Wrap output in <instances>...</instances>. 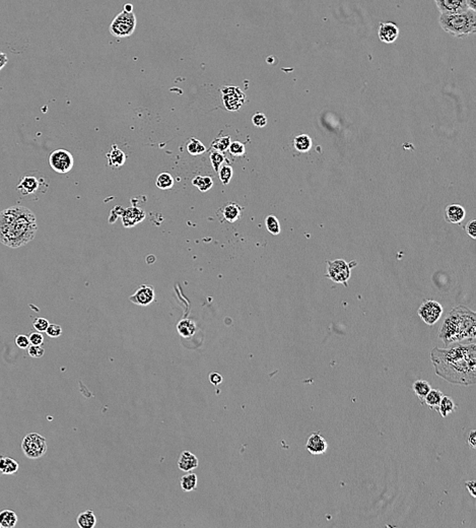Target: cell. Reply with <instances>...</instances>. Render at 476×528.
I'll use <instances>...</instances> for the list:
<instances>
[{
    "label": "cell",
    "mask_w": 476,
    "mask_h": 528,
    "mask_svg": "<svg viewBox=\"0 0 476 528\" xmlns=\"http://www.w3.org/2000/svg\"><path fill=\"white\" fill-rule=\"evenodd\" d=\"M218 175H219V179L221 181V183L223 185H227L231 178H232V174H233V171H232V168L228 165H224V166H221L218 170Z\"/></svg>",
    "instance_id": "e575fe53"
},
{
    "label": "cell",
    "mask_w": 476,
    "mask_h": 528,
    "mask_svg": "<svg viewBox=\"0 0 476 528\" xmlns=\"http://www.w3.org/2000/svg\"><path fill=\"white\" fill-rule=\"evenodd\" d=\"M265 225H266L267 231L270 234H272L273 236H277V235H279L280 232H281V228H280L279 221H278L277 217L274 216V215H268L265 218Z\"/></svg>",
    "instance_id": "d6a6232c"
},
{
    "label": "cell",
    "mask_w": 476,
    "mask_h": 528,
    "mask_svg": "<svg viewBox=\"0 0 476 528\" xmlns=\"http://www.w3.org/2000/svg\"><path fill=\"white\" fill-rule=\"evenodd\" d=\"M222 380H223V378H222V376L219 373L214 372V373H210V375H209V382L212 385H214V386H217V385L221 384Z\"/></svg>",
    "instance_id": "f6af8a7d"
},
{
    "label": "cell",
    "mask_w": 476,
    "mask_h": 528,
    "mask_svg": "<svg viewBox=\"0 0 476 528\" xmlns=\"http://www.w3.org/2000/svg\"><path fill=\"white\" fill-rule=\"evenodd\" d=\"M28 353L29 355L32 357V358H35V359H40L44 356L45 354V349L42 345H34V344H30V346L28 347Z\"/></svg>",
    "instance_id": "74e56055"
},
{
    "label": "cell",
    "mask_w": 476,
    "mask_h": 528,
    "mask_svg": "<svg viewBox=\"0 0 476 528\" xmlns=\"http://www.w3.org/2000/svg\"><path fill=\"white\" fill-rule=\"evenodd\" d=\"M221 99L226 110L237 111L244 105L246 96L236 87H223L221 89Z\"/></svg>",
    "instance_id": "9c48e42d"
},
{
    "label": "cell",
    "mask_w": 476,
    "mask_h": 528,
    "mask_svg": "<svg viewBox=\"0 0 476 528\" xmlns=\"http://www.w3.org/2000/svg\"><path fill=\"white\" fill-rule=\"evenodd\" d=\"M197 482H198L197 476L195 474L189 472L188 474H186L185 476H183L181 478V481H180L181 489L184 492H192V491H194L196 489Z\"/></svg>",
    "instance_id": "484cf974"
},
{
    "label": "cell",
    "mask_w": 476,
    "mask_h": 528,
    "mask_svg": "<svg viewBox=\"0 0 476 528\" xmlns=\"http://www.w3.org/2000/svg\"><path fill=\"white\" fill-rule=\"evenodd\" d=\"M48 163L56 173L66 174L73 168L74 159L70 152L60 148L50 154Z\"/></svg>",
    "instance_id": "52a82bcc"
},
{
    "label": "cell",
    "mask_w": 476,
    "mask_h": 528,
    "mask_svg": "<svg viewBox=\"0 0 476 528\" xmlns=\"http://www.w3.org/2000/svg\"><path fill=\"white\" fill-rule=\"evenodd\" d=\"M49 321L45 318H42V317H39V318H36L33 322V326L34 328L39 331V332H45L46 329L48 328L49 326Z\"/></svg>",
    "instance_id": "60d3db41"
},
{
    "label": "cell",
    "mask_w": 476,
    "mask_h": 528,
    "mask_svg": "<svg viewBox=\"0 0 476 528\" xmlns=\"http://www.w3.org/2000/svg\"><path fill=\"white\" fill-rule=\"evenodd\" d=\"M228 150L232 156L241 157V156H244V154L246 153V147H245V144L240 141H233V142H230L228 146Z\"/></svg>",
    "instance_id": "d590c367"
},
{
    "label": "cell",
    "mask_w": 476,
    "mask_h": 528,
    "mask_svg": "<svg viewBox=\"0 0 476 528\" xmlns=\"http://www.w3.org/2000/svg\"><path fill=\"white\" fill-rule=\"evenodd\" d=\"M199 465L198 458L189 451H183L178 460V467H179L182 472L189 473L194 471Z\"/></svg>",
    "instance_id": "e0dca14e"
},
{
    "label": "cell",
    "mask_w": 476,
    "mask_h": 528,
    "mask_svg": "<svg viewBox=\"0 0 476 528\" xmlns=\"http://www.w3.org/2000/svg\"><path fill=\"white\" fill-rule=\"evenodd\" d=\"M252 122L256 127H264L267 124V117L263 113L258 112L252 117Z\"/></svg>",
    "instance_id": "f35d334b"
},
{
    "label": "cell",
    "mask_w": 476,
    "mask_h": 528,
    "mask_svg": "<svg viewBox=\"0 0 476 528\" xmlns=\"http://www.w3.org/2000/svg\"><path fill=\"white\" fill-rule=\"evenodd\" d=\"M192 184L201 192H206L212 188L213 181L209 176H197L192 180Z\"/></svg>",
    "instance_id": "f546056e"
},
{
    "label": "cell",
    "mask_w": 476,
    "mask_h": 528,
    "mask_svg": "<svg viewBox=\"0 0 476 528\" xmlns=\"http://www.w3.org/2000/svg\"><path fill=\"white\" fill-rule=\"evenodd\" d=\"M107 159L112 168H119L125 164L126 156L120 148L117 147V145H113L112 150L107 154Z\"/></svg>",
    "instance_id": "44dd1931"
},
{
    "label": "cell",
    "mask_w": 476,
    "mask_h": 528,
    "mask_svg": "<svg viewBox=\"0 0 476 528\" xmlns=\"http://www.w3.org/2000/svg\"><path fill=\"white\" fill-rule=\"evenodd\" d=\"M76 522L81 528H94L97 524V517L93 511L88 510L78 515Z\"/></svg>",
    "instance_id": "603a6c76"
},
{
    "label": "cell",
    "mask_w": 476,
    "mask_h": 528,
    "mask_svg": "<svg viewBox=\"0 0 476 528\" xmlns=\"http://www.w3.org/2000/svg\"><path fill=\"white\" fill-rule=\"evenodd\" d=\"M431 361L436 374L455 385L471 386L476 383L475 342L454 343L451 347L433 348Z\"/></svg>",
    "instance_id": "6da1fadb"
},
{
    "label": "cell",
    "mask_w": 476,
    "mask_h": 528,
    "mask_svg": "<svg viewBox=\"0 0 476 528\" xmlns=\"http://www.w3.org/2000/svg\"><path fill=\"white\" fill-rule=\"evenodd\" d=\"M440 26L448 34L464 38L476 33L475 12L467 10L455 14H441Z\"/></svg>",
    "instance_id": "277c9868"
},
{
    "label": "cell",
    "mask_w": 476,
    "mask_h": 528,
    "mask_svg": "<svg viewBox=\"0 0 476 528\" xmlns=\"http://www.w3.org/2000/svg\"><path fill=\"white\" fill-rule=\"evenodd\" d=\"M154 288L150 285L143 284L140 287H138V289L129 298V300L135 305L145 307L150 305L154 301Z\"/></svg>",
    "instance_id": "8fae6325"
},
{
    "label": "cell",
    "mask_w": 476,
    "mask_h": 528,
    "mask_svg": "<svg viewBox=\"0 0 476 528\" xmlns=\"http://www.w3.org/2000/svg\"><path fill=\"white\" fill-rule=\"evenodd\" d=\"M30 343L34 345H42L44 342V336L42 335V332H32L29 336Z\"/></svg>",
    "instance_id": "7bdbcfd3"
},
{
    "label": "cell",
    "mask_w": 476,
    "mask_h": 528,
    "mask_svg": "<svg viewBox=\"0 0 476 528\" xmlns=\"http://www.w3.org/2000/svg\"><path fill=\"white\" fill-rule=\"evenodd\" d=\"M443 307L439 302L427 300L421 305L418 313L426 324L432 326L440 320L443 315Z\"/></svg>",
    "instance_id": "30bf717a"
},
{
    "label": "cell",
    "mask_w": 476,
    "mask_h": 528,
    "mask_svg": "<svg viewBox=\"0 0 476 528\" xmlns=\"http://www.w3.org/2000/svg\"><path fill=\"white\" fill-rule=\"evenodd\" d=\"M441 14H455L467 11L466 0H435Z\"/></svg>",
    "instance_id": "5bb4252c"
},
{
    "label": "cell",
    "mask_w": 476,
    "mask_h": 528,
    "mask_svg": "<svg viewBox=\"0 0 476 528\" xmlns=\"http://www.w3.org/2000/svg\"><path fill=\"white\" fill-rule=\"evenodd\" d=\"M18 523V516L13 510L0 511V527L12 528Z\"/></svg>",
    "instance_id": "cb8c5ba5"
},
{
    "label": "cell",
    "mask_w": 476,
    "mask_h": 528,
    "mask_svg": "<svg viewBox=\"0 0 476 528\" xmlns=\"http://www.w3.org/2000/svg\"><path fill=\"white\" fill-rule=\"evenodd\" d=\"M155 185L157 188L162 190H168L171 189L174 185V178L173 176L169 173H162L157 176Z\"/></svg>",
    "instance_id": "4dcf8cb0"
},
{
    "label": "cell",
    "mask_w": 476,
    "mask_h": 528,
    "mask_svg": "<svg viewBox=\"0 0 476 528\" xmlns=\"http://www.w3.org/2000/svg\"><path fill=\"white\" fill-rule=\"evenodd\" d=\"M412 389L413 391L415 392L416 396H418L421 400L424 401L425 397L427 396V394L431 391L432 387H431V384L428 382V381H425V380H418L415 381L412 385Z\"/></svg>",
    "instance_id": "83f0119b"
},
{
    "label": "cell",
    "mask_w": 476,
    "mask_h": 528,
    "mask_svg": "<svg viewBox=\"0 0 476 528\" xmlns=\"http://www.w3.org/2000/svg\"><path fill=\"white\" fill-rule=\"evenodd\" d=\"M466 6H467L468 10H471V11L475 12V10H476V0H466Z\"/></svg>",
    "instance_id": "681fc988"
},
{
    "label": "cell",
    "mask_w": 476,
    "mask_h": 528,
    "mask_svg": "<svg viewBox=\"0 0 476 528\" xmlns=\"http://www.w3.org/2000/svg\"><path fill=\"white\" fill-rule=\"evenodd\" d=\"M15 342H16V344H17L20 348H23V349L28 348V347L30 346V344H31V343H30V339H29V337H28L27 335H25V334H20V335H18V336L16 337V339H15Z\"/></svg>",
    "instance_id": "b9f144b4"
},
{
    "label": "cell",
    "mask_w": 476,
    "mask_h": 528,
    "mask_svg": "<svg viewBox=\"0 0 476 528\" xmlns=\"http://www.w3.org/2000/svg\"><path fill=\"white\" fill-rule=\"evenodd\" d=\"M205 150H206L205 145L200 140H198L197 138L192 137L187 143V152L190 155H192V156L201 155V154L205 153Z\"/></svg>",
    "instance_id": "1f68e13d"
},
{
    "label": "cell",
    "mask_w": 476,
    "mask_h": 528,
    "mask_svg": "<svg viewBox=\"0 0 476 528\" xmlns=\"http://www.w3.org/2000/svg\"><path fill=\"white\" fill-rule=\"evenodd\" d=\"M466 215L465 208L459 204H449L445 209V218L450 223H460Z\"/></svg>",
    "instance_id": "ac0fdd59"
},
{
    "label": "cell",
    "mask_w": 476,
    "mask_h": 528,
    "mask_svg": "<svg viewBox=\"0 0 476 528\" xmlns=\"http://www.w3.org/2000/svg\"><path fill=\"white\" fill-rule=\"evenodd\" d=\"M439 336L446 346L459 342H475L476 314L464 306L453 308L445 317Z\"/></svg>",
    "instance_id": "3957f363"
},
{
    "label": "cell",
    "mask_w": 476,
    "mask_h": 528,
    "mask_svg": "<svg viewBox=\"0 0 476 528\" xmlns=\"http://www.w3.org/2000/svg\"><path fill=\"white\" fill-rule=\"evenodd\" d=\"M38 232L35 213L23 205H14L0 212V242L16 249L32 242Z\"/></svg>",
    "instance_id": "7a4b0ae2"
},
{
    "label": "cell",
    "mask_w": 476,
    "mask_h": 528,
    "mask_svg": "<svg viewBox=\"0 0 476 528\" xmlns=\"http://www.w3.org/2000/svg\"><path fill=\"white\" fill-rule=\"evenodd\" d=\"M465 486H466L467 490L469 491V493L471 494V496H472L473 498H475V497H476V493H475V482H474V481L468 482V483L465 484Z\"/></svg>",
    "instance_id": "7dc6e473"
},
{
    "label": "cell",
    "mask_w": 476,
    "mask_h": 528,
    "mask_svg": "<svg viewBox=\"0 0 476 528\" xmlns=\"http://www.w3.org/2000/svg\"><path fill=\"white\" fill-rule=\"evenodd\" d=\"M45 332L47 333L48 336L56 338V337H59L62 334V328H61L60 325L49 324V326H48V328L46 329Z\"/></svg>",
    "instance_id": "ab89813d"
},
{
    "label": "cell",
    "mask_w": 476,
    "mask_h": 528,
    "mask_svg": "<svg viewBox=\"0 0 476 528\" xmlns=\"http://www.w3.org/2000/svg\"><path fill=\"white\" fill-rule=\"evenodd\" d=\"M22 449L28 458L38 459L46 454L48 445L45 437L38 433H30L23 439Z\"/></svg>",
    "instance_id": "8992f818"
},
{
    "label": "cell",
    "mask_w": 476,
    "mask_h": 528,
    "mask_svg": "<svg viewBox=\"0 0 476 528\" xmlns=\"http://www.w3.org/2000/svg\"><path fill=\"white\" fill-rule=\"evenodd\" d=\"M350 265L343 259H336L328 261L327 276L336 283L346 285L350 278Z\"/></svg>",
    "instance_id": "ba28073f"
},
{
    "label": "cell",
    "mask_w": 476,
    "mask_h": 528,
    "mask_svg": "<svg viewBox=\"0 0 476 528\" xmlns=\"http://www.w3.org/2000/svg\"><path fill=\"white\" fill-rule=\"evenodd\" d=\"M378 36L383 43L392 44L399 36V28L392 22L381 23L378 29Z\"/></svg>",
    "instance_id": "4fadbf2b"
},
{
    "label": "cell",
    "mask_w": 476,
    "mask_h": 528,
    "mask_svg": "<svg viewBox=\"0 0 476 528\" xmlns=\"http://www.w3.org/2000/svg\"><path fill=\"white\" fill-rule=\"evenodd\" d=\"M8 61H9V59H8V55L5 54V53H3V52H0V70H2V69L6 66V64L8 63Z\"/></svg>",
    "instance_id": "c3c4849f"
},
{
    "label": "cell",
    "mask_w": 476,
    "mask_h": 528,
    "mask_svg": "<svg viewBox=\"0 0 476 528\" xmlns=\"http://www.w3.org/2000/svg\"><path fill=\"white\" fill-rule=\"evenodd\" d=\"M145 217V212L138 207H129L123 211L122 222L125 228H131L142 221Z\"/></svg>",
    "instance_id": "2e32d148"
},
{
    "label": "cell",
    "mask_w": 476,
    "mask_h": 528,
    "mask_svg": "<svg viewBox=\"0 0 476 528\" xmlns=\"http://www.w3.org/2000/svg\"><path fill=\"white\" fill-rule=\"evenodd\" d=\"M306 449L313 455L324 454L328 449L326 440L317 432L312 434L306 444Z\"/></svg>",
    "instance_id": "9a60e30c"
},
{
    "label": "cell",
    "mask_w": 476,
    "mask_h": 528,
    "mask_svg": "<svg viewBox=\"0 0 476 528\" xmlns=\"http://www.w3.org/2000/svg\"><path fill=\"white\" fill-rule=\"evenodd\" d=\"M2 454H3V453H0V455H2ZM0 475H3V474H2V472H0Z\"/></svg>",
    "instance_id": "816d5d0a"
},
{
    "label": "cell",
    "mask_w": 476,
    "mask_h": 528,
    "mask_svg": "<svg viewBox=\"0 0 476 528\" xmlns=\"http://www.w3.org/2000/svg\"><path fill=\"white\" fill-rule=\"evenodd\" d=\"M443 393L438 389H431V391L425 397V402L432 409H438L440 402L443 398Z\"/></svg>",
    "instance_id": "4316f807"
},
{
    "label": "cell",
    "mask_w": 476,
    "mask_h": 528,
    "mask_svg": "<svg viewBox=\"0 0 476 528\" xmlns=\"http://www.w3.org/2000/svg\"><path fill=\"white\" fill-rule=\"evenodd\" d=\"M467 444L470 446L471 449L476 448V433L475 430H471L470 433L467 436Z\"/></svg>",
    "instance_id": "bcb514c9"
},
{
    "label": "cell",
    "mask_w": 476,
    "mask_h": 528,
    "mask_svg": "<svg viewBox=\"0 0 476 528\" xmlns=\"http://www.w3.org/2000/svg\"><path fill=\"white\" fill-rule=\"evenodd\" d=\"M223 161H224V156L222 155V153H219V152L215 150V152L210 154L211 166H212V168L214 169L215 172H218V170L221 167Z\"/></svg>",
    "instance_id": "8d00e7d4"
},
{
    "label": "cell",
    "mask_w": 476,
    "mask_h": 528,
    "mask_svg": "<svg viewBox=\"0 0 476 528\" xmlns=\"http://www.w3.org/2000/svg\"><path fill=\"white\" fill-rule=\"evenodd\" d=\"M136 17L132 12L123 10L120 14L117 15L110 25V33L115 38H127L130 37L136 29Z\"/></svg>",
    "instance_id": "5b68a950"
},
{
    "label": "cell",
    "mask_w": 476,
    "mask_h": 528,
    "mask_svg": "<svg viewBox=\"0 0 476 528\" xmlns=\"http://www.w3.org/2000/svg\"><path fill=\"white\" fill-rule=\"evenodd\" d=\"M124 10L128 11V12H132L133 11V6L130 5V4H127V5L124 6Z\"/></svg>",
    "instance_id": "f907efd6"
},
{
    "label": "cell",
    "mask_w": 476,
    "mask_h": 528,
    "mask_svg": "<svg viewBox=\"0 0 476 528\" xmlns=\"http://www.w3.org/2000/svg\"><path fill=\"white\" fill-rule=\"evenodd\" d=\"M465 232L469 237L476 239V219H471L465 227Z\"/></svg>",
    "instance_id": "ee69618b"
},
{
    "label": "cell",
    "mask_w": 476,
    "mask_h": 528,
    "mask_svg": "<svg viewBox=\"0 0 476 528\" xmlns=\"http://www.w3.org/2000/svg\"><path fill=\"white\" fill-rule=\"evenodd\" d=\"M230 144V137L228 135L218 137L215 140L211 142V147L219 153H224L228 149V146Z\"/></svg>",
    "instance_id": "836d02e7"
},
{
    "label": "cell",
    "mask_w": 476,
    "mask_h": 528,
    "mask_svg": "<svg viewBox=\"0 0 476 528\" xmlns=\"http://www.w3.org/2000/svg\"><path fill=\"white\" fill-rule=\"evenodd\" d=\"M294 148L300 153H308L312 148V139L308 134H301L293 139Z\"/></svg>",
    "instance_id": "d4e9b609"
},
{
    "label": "cell",
    "mask_w": 476,
    "mask_h": 528,
    "mask_svg": "<svg viewBox=\"0 0 476 528\" xmlns=\"http://www.w3.org/2000/svg\"><path fill=\"white\" fill-rule=\"evenodd\" d=\"M456 409V404L455 402L453 401V399L449 396H443L441 402H440V405L438 407V410L440 412L441 416L443 418H446L448 417V415L450 413H453L454 410Z\"/></svg>",
    "instance_id": "f1b7e54d"
},
{
    "label": "cell",
    "mask_w": 476,
    "mask_h": 528,
    "mask_svg": "<svg viewBox=\"0 0 476 528\" xmlns=\"http://www.w3.org/2000/svg\"><path fill=\"white\" fill-rule=\"evenodd\" d=\"M178 333L184 338L192 337L197 330V325L192 319H183L177 325Z\"/></svg>",
    "instance_id": "ffe728a7"
},
{
    "label": "cell",
    "mask_w": 476,
    "mask_h": 528,
    "mask_svg": "<svg viewBox=\"0 0 476 528\" xmlns=\"http://www.w3.org/2000/svg\"><path fill=\"white\" fill-rule=\"evenodd\" d=\"M241 213H242V208H241L240 205H237L236 203H228V204H226L225 207L223 208V211H222L223 217L228 222L236 221L237 219L240 218Z\"/></svg>",
    "instance_id": "7402d4cb"
},
{
    "label": "cell",
    "mask_w": 476,
    "mask_h": 528,
    "mask_svg": "<svg viewBox=\"0 0 476 528\" xmlns=\"http://www.w3.org/2000/svg\"><path fill=\"white\" fill-rule=\"evenodd\" d=\"M40 187L41 182L37 177H35L33 175H26L21 179L19 185L17 186V190L23 196H28L38 192Z\"/></svg>",
    "instance_id": "7c38bea8"
},
{
    "label": "cell",
    "mask_w": 476,
    "mask_h": 528,
    "mask_svg": "<svg viewBox=\"0 0 476 528\" xmlns=\"http://www.w3.org/2000/svg\"><path fill=\"white\" fill-rule=\"evenodd\" d=\"M20 465L18 461L5 455L4 453L0 455V472L3 475H15L18 473Z\"/></svg>",
    "instance_id": "d6986e66"
}]
</instances>
